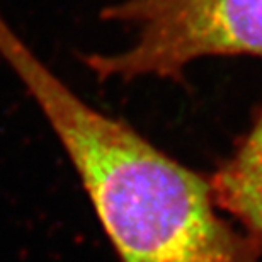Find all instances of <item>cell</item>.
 Instances as JSON below:
<instances>
[{"mask_svg":"<svg viewBox=\"0 0 262 262\" xmlns=\"http://www.w3.org/2000/svg\"><path fill=\"white\" fill-rule=\"evenodd\" d=\"M209 182L216 206L262 254V106Z\"/></svg>","mask_w":262,"mask_h":262,"instance_id":"3957f363","label":"cell"},{"mask_svg":"<svg viewBox=\"0 0 262 262\" xmlns=\"http://www.w3.org/2000/svg\"><path fill=\"white\" fill-rule=\"evenodd\" d=\"M0 58L48 119L119 262H260L209 177L72 91L0 14Z\"/></svg>","mask_w":262,"mask_h":262,"instance_id":"6da1fadb","label":"cell"},{"mask_svg":"<svg viewBox=\"0 0 262 262\" xmlns=\"http://www.w3.org/2000/svg\"><path fill=\"white\" fill-rule=\"evenodd\" d=\"M101 17L133 33L128 48L85 56L101 82L181 80L203 58L262 60V0H121L102 9Z\"/></svg>","mask_w":262,"mask_h":262,"instance_id":"7a4b0ae2","label":"cell"}]
</instances>
